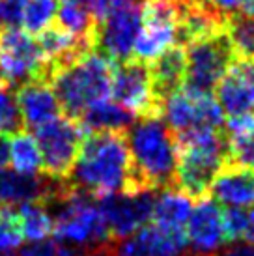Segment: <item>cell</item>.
I'll list each match as a JSON object with an SVG mask.
<instances>
[{"label": "cell", "instance_id": "cell-5", "mask_svg": "<svg viewBox=\"0 0 254 256\" xmlns=\"http://www.w3.org/2000/svg\"><path fill=\"white\" fill-rule=\"evenodd\" d=\"M178 138L176 184L190 198H202L210 192L213 178L228 163V142L222 129L196 131Z\"/></svg>", "mask_w": 254, "mask_h": 256}, {"label": "cell", "instance_id": "cell-6", "mask_svg": "<svg viewBox=\"0 0 254 256\" xmlns=\"http://www.w3.org/2000/svg\"><path fill=\"white\" fill-rule=\"evenodd\" d=\"M159 116L176 136L224 129V112L212 94L194 92L184 86L161 101Z\"/></svg>", "mask_w": 254, "mask_h": 256}, {"label": "cell", "instance_id": "cell-9", "mask_svg": "<svg viewBox=\"0 0 254 256\" xmlns=\"http://www.w3.org/2000/svg\"><path fill=\"white\" fill-rule=\"evenodd\" d=\"M84 131L77 120L58 116L34 129V138L42 154L43 174L64 182L71 174L78 156Z\"/></svg>", "mask_w": 254, "mask_h": 256}, {"label": "cell", "instance_id": "cell-30", "mask_svg": "<svg viewBox=\"0 0 254 256\" xmlns=\"http://www.w3.org/2000/svg\"><path fill=\"white\" fill-rule=\"evenodd\" d=\"M26 2L28 0H0V32L22 26Z\"/></svg>", "mask_w": 254, "mask_h": 256}, {"label": "cell", "instance_id": "cell-35", "mask_svg": "<svg viewBox=\"0 0 254 256\" xmlns=\"http://www.w3.org/2000/svg\"><path fill=\"white\" fill-rule=\"evenodd\" d=\"M245 10H247V14L250 15V17H254V0H247V6H245Z\"/></svg>", "mask_w": 254, "mask_h": 256}, {"label": "cell", "instance_id": "cell-31", "mask_svg": "<svg viewBox=\"0 0 254 256\" xmlns=\"http://www.w3.org/2000/svg\"><path fill=\"white\" fill-rule=\"evenodd\" d=\"M206 2L224 19H228L230 15L241 14L247 6V0H206Z\"/></svg>", "mask_w": 254, "mask_h": 256}, {"label": "cell", "instance_id": "cell-28", "mask_svg": "<svg viewBox=\"0 0 254 256\" xmlns=\"http://www.w3.org/2000/svg\"><path fill=\"white\" fill-rule=\"evenodd\" d=\"M112 245L105 250H99V252H88V250L71 247V245L58 242V240L56 242L43 240V242H34L26 247H22L21 256H112Z\"/></svg>", "mask_w": 254, "mask_h": 256}, {"label": "cell", "instance_id": "cell-15", "mask_svg": "<svg viewBox=\"0 0 254 256\" xmlns=\"http://www.w3.org/2000/svg\"><path fill=\"white\" fill-rule=\"evenodd\" d=\"M215 90L224 114H254V58L232 60Z\"/></svg>", "mask_w": 254, "mask_h": 256}, {"label": "cell", "instance_id": "cell-3", "mask_svg": "<svg viewBox=\"0 0 254 256\" xmlns=\"http://www.w3.org/2000/svg\"><path fill=\"white\" fill-rule=\"evenodd\" d=\"M45 206L52 217V234L58 242L88 252L105 250L114 243L98 198L73 189L66 180Z\"/></svg>", "mask_w": 254, "mask_h": 256}, {"label": "cell", "instance_id": "cell-19", "mask_svg": "<svg viewBox=\"0 0 254 256\" xmlns=\"http://www.w3.org/2000/svg\"><path fill=\"white\" fill-rule=\"evenodd\" d=\"M208 194L226 208H254V172L226 163L213 178Z\"/></svg>", "mask_w": 254, "mask_h": 256}, {"label": "cell", "instance_id": "cell-18", "mask_svg": "<svg viewBox=\"0 0 254 256\" xmlns=\"http://www.w3.org/2000/svg\"><path fill=\"white\" fill-rule=\"evenodd\" d=\"M24 128L36 129L60 116L62 108L49 80H28L15 88Z\"/></svg>", "mask_w": 254, "mask_h": 256}, {"label": "cell", "instance_id": "cell-25", "mask_svg": "<svg viewBox=\"0 0 254 256\" xmlns=\"http://www.w3.org/2000/svg\"><path fill=\"white\" fill-rule=\"evenodd\" d=\"M224 34L234 56L254 58V17L248 14L230 15L224 22Z\"/></svg>", "mask_w": 254, "mask_h": 256}, {"label": "cell", "instance_id": "cell-24", "mask_svg": "<svg viewBox=\"0 0 254 256\" xmlns=\"http://www.w3.org/2000/svg\"><path fill=\"white\" fill-rule=\"evenodd\" d=\"M10 161L14 168L24 174H43L42 154L36 138L28 131H19L10 136Z\"/></svg>", "mask_w": 254, "mask_h": 256}, {"label": "cell", "instance_id": "cell-33", "mask_svg": "<svg viewBox=\"0 0 254 256\" xmlns=\"http://www.w3.org/2000/svg\"><path fill=\"white\" fill-rule=\"evenodd\" d=\"M10 161V135H0V166Z\"/></svg>", "mask_w": 254, "mask_h": 256}, {"label": "cell", "instance_id": "cell-11", "mask_svg": "<svg viewBox=\"0 0 254 256\" xmlns=\"http://www.w3.org/2000/svg\"><path fill=\"white\" fill-rule=\"evenodd\" d=\"M156 192L152 189H134L98 198V206L114 242H120L148 224L156 202Z\"/></svg>", "mask_w": 254, "mask_h": 256}, {"label": "cell", "instance_id": "cell-26", "mask_svg": "<svg viewBox=\"0 0 254 256\" xmlns=\"http://www.w3.org/2000/svg\"><path fill=\"white\" fill-rule=\"evenodd\" d=\"M56 0H28L22 15V28L30 36H40L56 21Z\"/></svg>", "mask_w": 254, "mask_h": 256}, {"label": "cell", "instance_id": "cell-37", "mask_svg": "<svg viewBox=\"0 0 254 256\" xmlns=\"http://www.w3.org/2000/svg\"><path fill=\"white\" fill-rule=\"evenodd\" d=\"M187 256H192V254H189V252H187Z\"/></svg>", "mask_w": 254, "mask_h": 256}, {"label": "cell", "instance_id": "cell-8", "mask_svg": "<svg viewBox=\"0 0 254 256\" xmlns=\"http://www.w3.org/2000/svg\"><path fill=\"white\" fill-rule=\"evenodd\" d=\"M184 47L185 75L182 86L194 92L212 94L236 58L224 30L194 40Z\"/></svg>", "mask_w": 254, "mask_h": 256}, {"label": "cell", "instance_id": "cell-36", "mask_svg": "<svg viewBox=\"0 0 254 256\" xmlns=\"http://www.w3.org/2000/svg\"><path fill=\"white\" fill-rule=\"evenodd\" d=\"M0 256H17V254L12 252V250H0Z\"/></svg>", "mask_w": 254, "mask_h": 256}, {"label": "cell", "instance_id": "cell-34", "mask_svg": "<svg viewBox=\"0 0 254 256\" xmlns=\"http://www.w3.org/2000/svg\"><path fill=\"white\" fill-rule=\"evenodd\" d=\"M245 242L254 243V208H248V222L245 232Z\"/></svg>", "mask_w": 254, "mask_h": 256}, {"label": "cell", "instance_id": "cell-38", "mask_svg": "<svg viewBox=\"0 0 254 256\" xmlns=\"http://www.w3.org/2000/svg\"><path fill=\"white\" fill-rule=\"evenodd\" d=\"M0 77H2V73H0Z\"/></svg>", "mask_w": 254, "mask_h": 256}, {"label": "cell", "instance_id": "cell-10", "mask_svg": "<svg viewBox=\"0 0 254 256\" xmlns=\"http://www.w3.org/2000/svg\"><path fill=\"white\" fill-rule=\"evenodd\" d=\"M0 73L14 88L28 80H49V64L38 40L19 28L0 32Z\"/></svg>", "mask_w": 254, "mask_h": 256}, {"label": "cell", "instance_id": "cell-2", "mask_svg": "<svg viewBox=\"0 0 254 256\" xmlns=\"http://www.w3.org/2000/svg\"><path fill=\"white\" fill-rule=\"evenodd\" d=\"M134 189H166L176 184L178 138L161 116H138L126 129Z\"/></svg>", "mask_w": 254, "mask_h": 256}, {"label": "cell", "instance_id": "cell-32", "mask_svg": "<svg viewBox=\"0 0 254 256\" xmlns=\"http://www.w3.org/2000/svg\"><path fill=\"white\" fill-rule=\"evenodd\" d=\"M215 256H254V243H234V245L226 247V249H220L219 254Z\"/></svg>", "mask_w": 254, "mask_h": 256}, {"label": "cell", "instance_id": "cell-13", "mask_svg": "<svg viewBox=\"0 0 254 256\" xmlns=\"http://www.w3.org/2000/svg\"><path fill=\"white\" fill-rule=\"evenodd\" d=\"M140 24L142 4L122 8V10L108 14L98 24L96 50L108 58L112 64L131 60Z\"/></svg>", "mask_w": 254, "mask_h": 256}, {"label": "cell", "instance_id": "cell-27", "mask_svg": "<svg viewBox=\"0 0 254 256\" xmlns=\"http://www.w3.org/2000/svg\"><path fill=\"white\" fill-rule=\"evenodd\" d=\"M24 129L21 110L15 98V88L0 77V135H14Z\"/></svg>", "mask_w": 254, "mask_h": 256}, {"label": "cell", "instance_id": "cell-22", "mask_svg": "<svg viewBox=\"0 0 254 256\" xmlns=\"http://www.w3.org/2000/svg\"><path fill=\"white\" fill-rule=\"evenodd\" d=\"M131 110L124 108L116 101L103 100L92 105L80 118L78 124L84 133H96V131H126L134 122Z\"/></svg>", "mask_w": 254, "mask_h": 256}, {"label": "cell", "instance_id": "cell-20", "mask_svg": "<svg viewBox=\"0 0 254 256\" xmlns=\"http://www.w3.org/2000/svg\"><path fill=\"white\" fill-rule=\"evenodd\" d=\"M185 245L172 240L154 224H144L134 234L114 242L112 256H187Z\"/></svg>", "mask_w": 254, "mask_h": 256}, {"label": "cell", "instance_id": "cell-16", "mask_svg": "<svg viewBox=\"0 0 254 256\" xmlns=\"http://www.w3.org/2000/svg\"><path fill=\"white\" fill-rule=\"evenodd\" d=\"M64 182L45 174H24L0 166V206L17 208L28 202H47L62 187Z\"/></svg>", "mask_w": 254, "mask_h": 256}, {"label": "cell", "instance_id": "cell-29", "mask_svg": "<svg viewBox=\"0 0 254 256\" xmlns=\"http://www.w3.org/2000/svg\"><path fill=\"white\" fill-rule=\"evenodd\" d=\"M226 142L228 163L254 172V129L238 135H226Z\"/></svg>", "mask_w": 254, "mask_h": 256}, {"label": "cell", "instance_id": "cell-1", "mask_svg": "<svg viewBox=\"0 0 254 256\" xmlns=\"http://www.w3.org/2000/svg\"><path fill=\"white\" fill-rule=\"evenodd\" d=\"M66 182L73 189L94 198L112 192L133 191L126 131L84 133L75 164Z\"/></svg>", "mask_w": 254, "mask_h": 256}, {"label": "cell", "instance_id": "cell-23", "mask_svg": "<svg viewBox=\"0 0 254 256\" xmlns=\"http://www.w3.org/2000/svg\"><path fill=\"white\" fill-rule=\"evenodd\" d=\"M15 215L22 240H28L30 243L43 242L52 234V217L43 202L21 204L15 208Z\"/></svg>", "mask_w": 254, "mask_h": 256}, {"label": "cell", "instance_id": "cell-12", "mask_svg": "<svg viewBox=\"0 0 254 256\" xmlns=\"http://www.w3.org/2000/svg\"><path fill=\"white\" fill-rule=\"evenodd\" d=\"M110 96L134 116H159L161 105L154 92L150 68L140 60L131 58L112 66Z\"/></svg>", "mask_w": 254, "mask_h": 256}, {"label": "cell", "instance_id": "cell-7", "mask_svg": "<svg viewBox=\"0 0 254 256\" xmlns=\"http://www.w3.org/2000/svg\"><path fill=\"white\" fill-rule=\"evenodd\" d=\"M185 2L187 0H142V24L134 42V60L150 64L166 49L178 45Z\"/></svg>", "mask_w": 254, "mask_h": 256}, {"label": "cell", "instance_id": "cell-14", "mask_svg": "<svg viewBox=\"0 0 254 256\" xmlns=\"http://www.w3.org/2000/svg\"><path fill=\"white\" fill-rule=\"evenodd\" d=\"M185 238L192 256H215L228 243L224 232L222 210L212 196H202L192 206L185 226Z\"/></svg>", "mask_w": 254, "mask_h": 256}, {"label": "cell", "instance_id": "cell-21", "mask_svg": "<svg viewBox=\"0 0 254 256\" xmlns=\"http://www.w3.org/2000/svg\"><path fill=\"white\" fill-rule=\"evenodd\" d=\"M150 75H152V84H154V92L156 98L161 105V101L178 90L184 84L185 75V47L184 45H174L166 49L162 54L150 62ZM161 108V107H159Z\"/></svg>", "mask_w": 254, "mask_h": 256}, {"label": "cell", "instance_id": "cell-17", "mask_svg": "<svg viewBox=\"0 0 254 256\" xmlns=\"http://www.w3.org/2000/svg\"><path fill=\"white\" fill-rule=\"evenodd\" d=\"M192 210V198L178 187H166L156 194L154 210H152V224L161 232L170 236L172 240L180 242L187 247L185 226Z\"/></svg>", "mask_w": 254, "mask_h": 256}, {"label": "cell", "instance_id": "cell-4", "mask_svg": "<svg viewBox=\"0 0 254 256\" xmlns=\"http://www.w3.org/2000/svg\"><path fill=\"white\" fill-rule=\"evenodd\" d=\"M112 66V62L98 50H88L52 70L49 82L68 118L78 120L92 105L108 100Z\"/></svg>", "mask_w": 254, "mask_h": 256}]
</instances>
